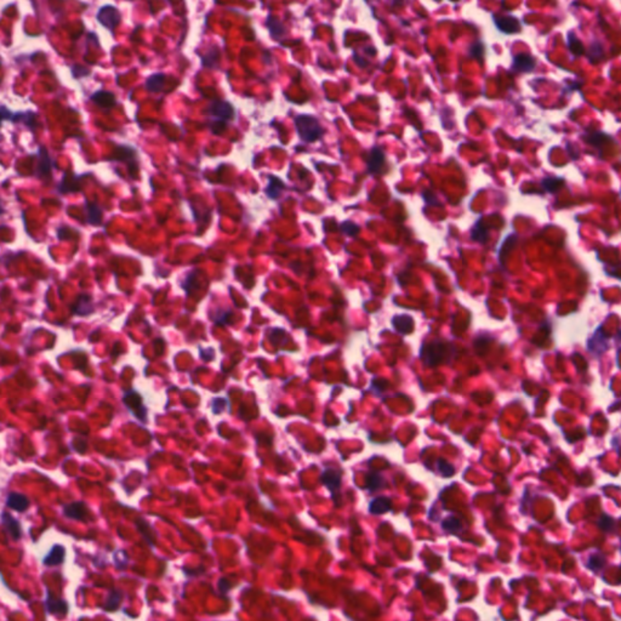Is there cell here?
Here are the masks:
<instances>
[{
	"label": "cell",
	"instance_id": "cell-1",
	"mask_svg": "<svg viewBox=\"0 0 621 621\" xmlns=\"http://www.w3.org/2000/svg\"><path fill=\"white\" fill-rule=\"evenodd\" d=\"M295 126L300 139L305 142H315L322 139L324 129L320 125L319 120L310 114H300L295 119Z\"/></svg>",
	"mask_w": 621,
	"mask_h": 621
},
{
	"label": "cell",
	"instance_id": "cell-2",
	"mask_svg": "<svg viewBox=\"0 0 621 621\" xmlns=\"http://www.w3.org/2000/svg\"><path fill=\"white\" fill-rule=\"evenodd\" d=\"M453 348L448 343L442 341H433L431 343H426L421 347L420 355L421 359L426 365L436 366L448 360L449 356H452Z\"/></svg>",
	"mask_w": 621,
	"mask_h": 621
},
{
	"label": "cell",
	"instance_id": "cell-3",
	"mask_svg": "<svg viewBox=\"0 0 621 621\" xmlns=\"http://www.w3.org/2000/svg\"><path fill=\"white\" fill-rule=\"evenodd\" d=\"M96 17H97V21L103 27L108 28L111 30L118 27L121 20V15L119 12V10L116 6H112V5H104V6L101 7L98 10L97 16Z\"/></svg>",
	"mask_w": 621,
	"mask_h": 621
},
{
	"label": "cell",
	"instance_id": "cell-4",
	"mask_svg": "<svg viewBox=\"0 0 621 621\" xmlns=\"http://www.w3.org/2000/svg\"><path fill=\"white\" fill-rule=\"evenodd\" d=\"M209 114L211 117L217 118L218 120L225 121L226 123L227 120H232L234 118V108L230 102L218 100L210 104V107H209Z\"/></svg>",
	"mask_w": 621,
	"mask_h": 621
},
{
	"label": "cell",
	"instance_id": "cell-5",
	"mask_svg": "<svg viewBox=\"0 0 621 621\" xmlns=\"http://www.w3.org/2000/svg\"><path fill=\"white\" fill-rule=\"evenodd\" d=\"M494 24L501 33L515 34L521 32V22L513 16H493Z\"/></svg>",
	"mask_w": 621,
	"mask_h": 621
},
{
	"label": "cell",
	"instance_id": "cell-6",
	"mask_svg": "<svg viewBox=\"0 0 621 621\" xmlns=\"http://www.w3.org/2000/svg\"><path fill=\"white\" fill-rule=\"evenodd\" d=\"M385 152L381 147H374L369 153L366 165H368V172L371 175H375L381 171V169L385 165Z\"/></svg>",
	"mask_w": 621,
	"mask_h": 621
},
{
	"label": "cell",
	"instance_id": "cell-7",
	"mask_svg": "<svg viewBox=\"0 0 621 621\" xmlns=\"http://www.w3.org/2000/svg\"><path fill=\"white\" fill-rule=\"evenodd\" d=\"M536 60L529 53H518L513 57L512 71L517 73H530L535 70Z\"/></svg>",
	"mask_w": 621,
	"mask_h": 621
},
{
	"label": "cell",
	"instance_id": "cell-8",
	"mask_svg": "<svg viewBox=\"0 0 621 621\" xmlns=\"http://www.w3.org/2000/svg\"><path fill=\"white\" fill-rule=\"evenodd\" d=\"M0 519H1V524L2 526H4V530L6 531L10 536H11L12 540H20L22 536V530H21V525H20L19 521L15 519L7 512H2L1 518Z\"/></svg>",
	"mask_w": 621,
	"mask_h": 621
},
{
	"label": "cell",
	"instance_id": "cell-9",
	"mask_svg": "<svg viewBox=\"0 0 621 621\" xmlns=\"http://www.w3.org/2000/svg\"><path fill=\"white\" fill-rule=\"evenodd\" d=\"M392 324L399 334H410L414 330V318L410 314H396L392 318Z\"/></svg>",
	"mask_w": 621,
	"mask_h": 621
},
{
	"label": "cell",
	"instance_id": "cell-10",
	"mask_svg": "<svg viewBox=\"0 0 621 621\" xmlns=\"http://www.w3.org/2000/svg\"><path fill=\"white\" fill-rule=\"evenodd\" d=\"M320 480L335 496V494L338 493V489L341 487V472L336 470H325L322 473Z\"/></svg>",
	"mask_w": 621,
	"mask_h": 621
},
{
	"label": "cell",
	"instance_id": "cell-11",
	"mask_svg": "<svg viewBox=\"0 0 621 621\" xmlns=\"http://www.w3.org/2000/svg\"><path fill=\"white\" fill-rule=\"evenodd\" d=\"M63 515L74 521H85L88 517V507L84 502H72L63 507Z\"/></svg>",
	"mask_w": 621,
	"mask_h": 621
},
{
	"label": "cell",
	"instance_id": "cell-12",
	"mask_svg": "<svg viewBox=\"0 0 621 621\" xmlns=\"http://www.w3.org/2000/svg\"><path fill=\"white\" fill-rule=\"evenodd\" d=\"M124 402H125L126 406L134 411V414L136 415L139 419H141V415L143 417V420L146 419V409L143 408L142 406V401H141V397L136 393V392H129V393L125 394L124 397Z\"/></svg>",
	"mask_w": 621,
	"mask_h": 621
},
{
	"label": "cell",
	"instance_id": "cell-13",
	"mask_svg": "<svg viewBox=\"0 0 621 621\" xmlns=\"http://www.w3.org/2000/svg\"><path fill=\"white\" fill-rule=\"evenodd\" d=\"M608 350V340L604 334H599V329L592 335V337L589 340V351L596 356H599L604 353Z\"/></svg>",
	"mask_w": 621,
	"mask_h": 621
},
{
	"label": "cell",
	"instance_id": "cell-14",
	"mask_svg": "<svg viewBox=\"0 0 621 621\" xmlns=\"http://www.w3.org/2000/svg\"><path fill=\"white\" fill-rule=\"evenodd\" d=\"M6 506L17 512H24L29 507V500L24 494L11 493L6 498Z\"/></svg>",
	"mask_w": 621,
	"mask_h": 621
},
{
	"label": "cell",
	"instance_id": "cell-15",
	"mask_svg": "<svg viewBox=\"0 0 621 621\" xmlns=\"http://www.w3.org/2000/svg\"><path fill=\"white\" fill-rule=\"evenodd\" d=\"M392 510V500L386 496L376 498L369 503V512L371 515H382Z\"/></svg>",
	"mask_w": 621,
	"mask_h": 621
},
{
	"label": "cell",
	"instance_id": "cell-16",
	"mask_svg": "<svg viewBox=\"0 0 621 621\" xmlns=\"http://www.w3.org/2000/svg\"><path fill=\"white\" fill-rule=\"evenodd\" d=\"M91 100H93L94 103L97 104L98 107H102V108H111V107L116 106L117 103L114 94L111 93V91L104 90H100L97 93L93 94Z\"/></svg>",
	"mask_w": 621,
	"mask_h": 621
},
{
	"label": "cell",
	"instance_id": "cell-17",
	"mask_svg": "<svg viewBox=\"0 0 621 621\" xmlns=\"http://www.w3.org/2000/svg\"><path fill=\"white\" fill-rule=\"evenodd\" d=\"M65 553H66V549L65 547L61 546V545H55L49 551V553L47 554V557L44 558L43 563L44 566H58V564L62 563L65 561Z\"/></svg>",
	"mask_w": 621,
	"mask_h": 621
},
{
	"label": "cell",
	"instance_id": "cell-18",
	"mask_svg": "<svg viewBox=\"0 0 621 621\" xmlns=\"http://www.w3.org/2000/svg\"><path fill=\"white\" fill-rule=\"evenodd\" d=\"M73 310L79 315H88L90 313L94 312V306H93V300L89 295H80L78 296L77 301H75L74 306H73Z\"/></svg>",
	"mask_w": 621,
	"mask_h": 621
},
{
	"label": "cell",
	"instance_id": "cell-19",
	"mask_svg": "<svg viewBox=\"0 0 621 621\" xmlns=\"http://www.w3.org/2000/svg\"><path fill=\"white\" fill-rule=\"evenodd\" d=\"M52 163L50 159L49 153L44 147H42L39 151V165H38V174L40 177H50L51 174Z\"/></svg>",
	"mask_w": 621,
	"mask_h": 621
},
{
	"label": "cell",
	"instance_id": "cell-20",
	"mask_svg": "<svg viewBox=\"0 0 621 621\" xmlns=\"http://www.w3.org/2000/svg\"><path fill=\"white\" fill-rule=\"evenodd\" d=\"M284 188L285 186L281 179L273 176V175H269L268 185H267V188H266V193L271 199H277V198L281 195L282 191H283Z\"/></svg>",
	"mask_w": 621,
	"mask_h": 621
},
{
	"label": "cell",
	"instance_id": "cell-21",
	"mask_svg": "<svg viewBox=\"0 0 621 621\" xmlns=\"http://www.w3.org/2000/svg\"><path fill=\"white\" fill-rule=\"evenodd\" d=\"M45 605H47V610L50 613V614H62L65 615L67 613V604H66L63 600L60 599H56L53 598L51 595L48 594L47 597V602H45Z\"/></svg>",
	"mask_w": 621,
	"mask_h": 621
},
{
	"label": "cell",
	"instance_id": "cell-22",
	"mask_svg": "<svg viewBox=\"0 0 621 621\" xmlns=\"http://www.w3.org/2000/svg\"><path fill=\"white\" fill-rule=\"evenodd\" d=\"M471 239L473 241H478V243L482 244L487 243L488 239H489V231L483 226L482 220H478L471 230Z\"/></svg>",
	"mask_w": 621,
	"mask_h": 621
},
{
	"label": "cell",
	"instance_id": "cell-23",
	"mask_svg": "<svg viewBox=\"0 0 621 621\" xmlns=\"http://www.w3.org/2000/svg\"><path fill=\"white\" fill-rule=\"evenodd\" d=\"M582 139L587 142V143L592 144L595 147H600L603 146L604 143L607 142L612 141V137L609 135L604 134V132H600V131H594L589 135H585L582 136Z\"/></svg>",
	"mask_w": 621,
	"mask_h": 621
},
{
	"label": "cell",
	"instance_id": "cell-24",
	"mask_svg": "<svg viewBox=\"0 0 621 621\" xmlns=\"http://www.w3.org/2000/svg\"><path fill=\"white\" fill-rule=\"evenodd\" d=\"M165 84V74L163 73H157L152 74L151 77L147 78L146 80V89L151 93H159L163 90Z\"/></svg>",
	"mask_w": 621,
	"mask_h": 621
},
{
	"label": "cell",
	"instance_id": "cell-25",
	"mask_svg": "<svg viewBox=\"0 0 621 621\" xmlns=\"http://www.w3.org/2000/svg\"><path fill=\"white\" fill-rule=\"evenodd\" d=\"M564 183H566V180L562 179V177H545L541 181V186L546 192L554 193L563 188Z\"/></svg>",
	"mask_w": 621,
	"mask_h": 621
},
{
	"label": "cell",
	"instance_id": "cell-26",
	"mask_svg": "<svg viewBox=\"0 0 621 621\" xmlns=\"http://www.w3.org/2000/svg\"><path fill=\"white\" fill-rule=\"evenodd\" d=\"M86 210H88V222L90 225H100L102 221V210L96 203H89L86 204Z\"/></svg>",
	"mask_w": 621,
	"mask_h": 621
},
{
	"label": "cell",
	"instance_id": "cell-27",
	"mask_svg": "<svg viewBox=\"0 0 621 621\" xmlns=\"http://www.w3.org/2000/svg\"><path fill=\"white\" fill-rule=\"evenodd\" d=\"M121 598H123V595H121L120 591L118 590H112L109 592L108 597H107L106 600V604L103 605V609L107 610V612H114L119 608L121 602Z\"/></svg>",
	"mask_w": 621,
	"mask_h": 621
},
{
	"label": "cell",
	"instance_id": "cell-28",
	"mask_svg": "<svg viewBox=\"0 0 621 621\" xmlns=\"http://www.w3.org/2000/svg\"><path fill=\"white\" fill-rule=\"evenodd\" d=\"M267 27H268L271 35L276 40L279 39V38H282L285 34V28L283 24H282V22L278 21L277 19H274V17L272 16L268 17V20H267Z\"/></svg>",
	"mask_w": 621,
	"mask_h": 621
},
{
	"label": "cell",
	"instance_id": "cell-29",
	"mask_svg": "<svg viewBox=\"0 0 621 621\" xmlns=\"http://www.w3.org/2000/svg\"><path fill=\"white\" fill-rule=\"evenodd\" d=\"M568 48L570 52L574 56H581L585 52L584 44H582L581 40L576 37V34L574 32L568 33Z\"/></svg>",
	"mask_w": 621,
	"mask_h": 621
},
{
	"label": "cell",
	"instance_id": "cell-30",
	"mask_svg": "<svg viewBox=\"0 0 621 621\" xmlns=\"http://www.w3.org/2000/svg\"><path fill=\"white\" fill-rule=\"evenodd\" d=\"M383 485H385V480H383L380 473H369L368 477H366V489H369L370 492H375V490L382 488Z\"/></svg>",
	"mask_w": 621,
	"mask_h": 621
},
{
	"label": "cell",
	"instance_id": "cell-31",
	"mask_svg": "<svg viewBox=\"0 0 621 621\" xmlns=\"http://www.w3.org/2000/svg\"><path fill=\"white\" fill-rule=\"evenodd\" d=\"M587 57H589V60L591 61L592 63H598L600 60H602L603 47L599 42L596 40V42H594L591 45H590L589 52H587Z\"/></svg>",
	"mask_w": 621,
	"mask_h": 621
},
{
	"label": "cell",
	"instance_id": "cell-32",
	"mask_svg": "<svg viewBox=\"0 0 621 621\" xmlns=\"http://www.w3.org/2000/svg\"><path fill=\"white\" fill-rule=\"evenodd\" d=\"M443 530L450 534H456L461 530V522L455 517H448L442 522Z\"/></svg>",
	"mask_w": 621,
	"mask_h": 621
},
{
	"label": "cell",
	"instance_id": "cell-33",
	"mask_svg": "<svg viewBox=\"0 0 621 621\" xmlns=\"http://www.w3.org/2000/svg\"><path fill=\"white\" fill-rule=\"evenodd\" d=\"M605 563V558L602 556V554H592L590 556L589 561H587V568L594 570V572H599L600 569L604 567Z\"/></svg>",
	"mask_w": 621,
	"mask_h": 621
},
{
	"label": "cell",
	"instance_id": "cell-34",
	"mask_svg": "<svg viewBox=\"0 0 621 621\" xmlns=\"http://www.w3.org/2000/svg\"><path fill=\"white\" fill-rule=\"evenodd\" d=\"M437 467H438L439 472L442 473L443 477L449 478V477H452V476H454V473H455L454 466H453L452 464H449L448 461H445V460L440 459L439 461H437Z\"/></svg>",
	"mask_w": 621,
	"mask_h": 621
},
{
	"label": "cell",
	"instance_id": "cell-35",
	"mask_svg": "<svg viewBox=\"0 0 621 621\" xmlns=\"http://www.w3.org/2000/svg\"><path fill=\"white\" fill-rule=\"evenodd\" d=\"M483 55H484V45H483V43L482 42L473 43L470 48L471 57L477 58V60H482Z\"/></svg>",
	"mask_w": 621,
	"mask_h": 621
},
{
	"label": "cell",
	"instance_id": "cell-36",
	"mask_svg": "<svg viewBox=\"0 0 621 621\" xmlns=\"http://www.w3.org/2000/svg\"><path fill=\"white\" fill-rule=\"evenodd\" d=\"M598 526H599L600 530H603L604 533H608L613 529L614 526V519L612 517H609L608 515H602L600 516L599 521H598Z\"/></svg>",
	"mask_w": 621,
	"mask_h": 621
},
{
	"label": "cell",
	"instance_id": "cell-37",
	"mask_svg": "<svg viewBox=\"0 0 621 621\" xmlns=\"http://www.w3.org/2000/svg\"><path fill=\"white\" fill-rule=\"evenodd\" d=\"M340 228H341V231H342L343 233L347 234V236H351V237L357 236V234L359 233V231H360L359 226H357L356 223L351 222V221H346V222H343L342 225H341Z\"/></svg>",
	"mask_w": 621,
	"mask_h": 621
},
{
	"label": "cell",
	"instance_id": "cell-38",
	"mask_svg": "<svg viewBox=\"0 0 621 621\" xmlns=\"http://www.w3.org/2000/svg\"><path fill=\"white\" fill-rule=\"evenodd\" d=\"M15 114L12 112H10L9 109L6 108L5 106H0V124L2 123L4 120H10V119H14Z\"/></svg>",
	"mask_w": 621,
	"mask_h": 621
},
{
	"label": "cell",
	"instance_id": "cell-39",
	"mask_svg": "<svg viewBox=\"0 0 621 621\" xmlns=\"http://www.w3.org/2000/svg\"><path fill=\"white\" fill-rule=\"evenodd\" d=\"M230 587H231L230 582H228L226 579H221L220 581H218V590H220L221 594H223V595L227 594L228 590H230Z\"/></svg>",
	"mask_w": 621,
	"mask_h": 621
},
{
	"label": "cell",
	"instance_id": "cell-40",
	"mask_svg": "<svg viewBox=\"0 0 621 621\" xmlns=\"http://www.w3.org/2000/svg\"><path fill=\"white\" fill-rule=\"evenodd\" d=\"M4 211H5V210H4V208H2L1 202H0V215H1V214H4Z\"/></svg>",
	"mask_w": 621,
	"mask_h": 621
}]
</instances>
